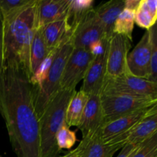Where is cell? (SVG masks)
<instances>
[{
	"label": "cell",
	"mask_w": 157,
	"mask_h": 157,
	"mask_svg": "<svg viewBox=\"0 0 157 157\" xmlns=\"http://www.w3.org/2000/svg\"><path fill=\"white\" fill-rule=\"evenodd\" d=\"M0 113L17 157H41L35 85L25 71L4 67L0 73Z\"/></svg>",
	"instance_id": "cell-1"
},
{
	"label": "cell",
	"mask_w": 157,
	"mask_h": 157,
	"mask_svg": "<svg viewBox=\"0 0 157 157\" xmlns=\"http://www.w3.org/2000/svg\"><path fill=\"white\" fill-rule=\"evenodd\" d=\"M35 3L14 17L3 18L4 67L30 72V44L35 28Z\"/></svg>",
	"instance_id": "cell-2"
},
{
	"label": "cell",
	"mask_w": 157,
	"mask_h": 157,
	"mask_svg": "<svg viewBox=\"0 0 157 157\" xmlns=\"http://www.w3.org/2000/svg\"><path fill=\"white\" fill-rule=\"evenodd\" d=\"M76 91L60 89L39 117L41 157H55L60 152L55 137L60 129L66 124L67 105Z\"/></svg>",
	"instance_id": "cell-3"
},
{
	"label": "cell",
	"mask_w": 157,
	"mask_h": 157,
	"mask_svg": "<svg viewBox=\"0 0 157 157\" xmlns=\"http://www.w3.org/2000/svg\"><path fill=\"white\" fill-rule=\"evenodd\" d=\"M73 48L71 35H69L55 50L42 81L35 86V107L38 119L49 102L61 89L63 71Z\"/></svg>",
	"instance_id": "cell-4"
},
{
	"label": "cell",
	"mask_w": 157,
	"mask_h": 157,
	"mask_svg": "<svg viewBox=\"0 0 157 157\" xmlns=\"http://www.w3.org/2000/svg\"><path fill=\"white\" fill-rule=\"evenodd\" d=\"M101 94H127L157 98V83L134 76L128 70L121 76L105 77Z\"/></svg>",
	"instance_id": "cell-5"
},
{
	"label": "cell",
	"mask_w": 157,
	"mask_h": 157,
	"mask_svg": "<svg viewBox=\"0 0 157 157\" xmlns=\"http://www.w3.org/2000/svg\"><path fill=\"white\" fill-rule=\"evenodd\" d=\"M104 124L136 110L157 104V98L127 94H101Z\"/></svg>",
	"instance_id": "cell-6"
},
{
	"label": "cell",
	"mask_w": 157,
	"mask_h": 157,
	"mask_svg": "<svg viewBox=\"0 0 157 157\" xmlns=\"http://www.w3.org/2000/svg\"><path fill=\"white\" fill-rule=\"evenodd\" d=\"M93 58L89 51L74 48L63 71L61 89L75 90L77 84L85 77Z\"/></svg>",
	"instance_id": "cell-7"
},
{
	"label": "cell",
	"mask_w": 157,
	"mask_h": 157,
	"mask_svg": "<svg viewBox=\"0 0 157 157\" xmlns=\"http://www.w3.org/2000/svg\"><path fill=\"white\" fill-rule=\"evenodd\" d=\"M131 48V41L124 35L113 34L108 41L106 76H121L129 70L127 56Z\"/></svg>",
	"instance_id": "cell-8"
},
{
	"label": "cell",
	"mask_w": 157,
	"mask_h": 157,
	"mask_svg": "<svg viewBox=\"0 0 157 157\" xmlns=\"http://www.w3.org/2000/svg\"><path fill=\"white\" fill-rule=\"evenodd\" d=\"M151 107L136 110L104 124L101 130L104 142L105 144H125L126 136L144 117Z\"/></svg>",
	"instance_id": "cell-9"
},
{
	"label": "cell",
	"mask_w": 157,
	"mask_h": 157,
	"mask_svg": "<svg viewBox=\"0 0 157 157\" xmlns=\"http://www.w3.org/2000/svg\"><path fill=\"white\" fill-rule=\"evenodd\" d=\"M104 38H107V36L95 16L94 9L89 12L83 21L71 32L73 47L89 52L92 45Z\"/></svg>",
	"instance_id": "cell-10"
},
{
	"label": "cell",
	"mask_w": 157,
	"mask_h": 157,
	"mask_svg": "<svg viewBox=\"0 0 157 157\" xmlns=\"http://www.w3.org/2000/svg\"><path fill=\"white\" fill-rule=\"evenodd\" d=\"M151 46L149 30L146 31L140 41L127 56V66L130 73L140 78L150 80L151 70Z\"/></svg>",
	"instance_id": "cell-11"
},
{
	"label": "cell",
	"mask_w": 157,
	"mask_h": 157,
	"mask_svg": "<svg viewBox=\"0 0 157 157\" xmlns=\"http://www.w3.org/2000/svg\"><path fill=\"white\" fill-rule=\"evenodd\" d=\"M108 46L105 51L94 56L85 77L83 80L81 90L87 95L101 94L107 71V58Z\"/></svg>",
	"instance_id": "cell-12"
},
{
	"label": "cell",
	"mask_w": 157,
	"mask_h": 157,
	"mask_svg": "<svg viewBox=\"0 0 157 157\" xmlns=\"http://www.w3.org/2000/svg\"><path fill=\"white\" fill-rule=\"evenodd\" d=\"M102 128L84 136L77 148L80 157H113L125 144H105L101 136Z\"/></svg>",
	"instance_id": "cell-13"
},
{
	"label": "cell",
	"mask_w": 157,
	"mask_h": 157,
	"mask_svg": "<svg viewBox=\"0 0 157 157\" xmlns=\"http://www.w3.org/2000/svg\"><path fill=\"white\" fill-rule=\"evenodd\" d=\"M70 0H36L35 27L67 18Z\"/></svg>",
	"instance_id": "cell-14"
},
{
	"label": "cell",
	"mask_w": 157,
	"mask_h": 157,
	"mask_svg": "<svg viewBox=\"0 0 157 157\" xmlns=\"http://www.w3.org/2000/svg\"><path fill=\"white\" fill-rule=\"evenodd\" d=\"M104 125V112L101 105V95L89 96L78 128L82 133L83 137L91 134L102 128Z\"/></svg>",
	"instance_id": "cell-15"
},
{
	"label": "cell",
	"mask_w": 157,
	"mask_h": 157,
	"mask_svg": "<svg viewBox=\"0 0 157 157\" xmlns=\"http://www.w3.org/2000/svg\"><path fill=\"white\" fill-rule=\"evenodd\" d=\"M157 133V104L151 107L144 117L126 136L124 143L140 144Z\"/></svg>",
	"instance_id": "cell-16"
},
{
	"label": "cell",
	"mask_w": 157,
	"mask_h": 157,
	"mask_svg": "<svg viewBox=\"0 0 157 157\" xmlns=\"http://www.w3.org/2000/svg\"><path fill=\"white\" fill-rule=\"evenodd\" d=\"M124 9V1L111 0L94 9V14L104 29L107 38L113 35V25L118 15Z\"/></svg>",
	"instance_id": "cell-17"
},
{
	"label": "cell",
	"mask_w": 157,
	"mask_h": 157,
	"mask_svg": "<svg viewBox=\"0 0 157 157\" xmlns=\"http://www.w3.org/2000/svg\"><path fill=\"white\" fill-rule=\"evenodd\" d=\"M41 29L49 53L55 52L67 35H71L67 18L49 23L41 27Z\"/></svg>",
	"instance_id": "cell-18"
},
{
	"label": "cell",
	"mask_w": 157,
	"mask_h": 157,
	"mask_svg": "<svg viewBox=\"0 0 157 157\" xmlns=\"http://www.w3.org/2000/svg\"><path fill=\"white\" fill-rule=\"evenodd\" d=\"M48 51L43 38L41 28H35L30 44V72L32 77L35 75L48 56Z\"/></svg>",
	"instance_id": "cell-19"
},
{
	"label": "cell",
	"mask_w": 157,
	"mask_h": 157,
	"mask_svg": "<svg viewBox=\"0 0 157 157\" xmlns=\"http://www.w3.org/2000/svg\"><path fill=\"white\" fill-rule=\"evenodd\" d=\"M156 0H140L139 6L135 11V23L140 28L148 30L156 24Z\"/></svg>",
	"instance_id": "cell-20"
},
{
	"label": "cell",
	"mask_w": 157,
	"mask_h": 157,
	"mask_svg": "<svg viewBox=\"0 0 157 157\" xmlns=\"http://www.w3.org/2000/svg\"><path fill=\"white\" fill-rule=\"evenodd\" d=\"M88 98L89 95L81 90L75 92L67 107L66 125L67 127H78Z\"/></svg>",
	"instance_id": "cell-21"
},
{
	"label": "cell",
	"mask_w": 157,
	"mask_h": 157,
	"mask_svg": "<svg viewBox=\"0 0 157 157\" xmlns=\"http://www.w3.org/2000/svg\"><path fill=\"white\" fill-rule=\"evenodd\" d=\"M94 2L93 0H70L68 9V22L71 32L91 12Z\"/></svg>",
	"instance_id": "cell-22"
},
{
	"label": "cell",
	"mask_w": 157,
	"mask_h": 157,
	"mask_svg": "<svg viewBox=\"0 0 157 157\" xmlns=\"http://www.w3.org/2000/svg\"><path fill=\"white\" fill-rule=\"evenodd\" d=\"M134 15V11L124 9L115 21L113 33L124 35L130 41H133V32L135 23Z\"/></svg>",
	"instance_id": "cell-23"
},
{
	"label": "cell",
	"mask_w": 157,
	"mask_h": 157,
	"mask_svg": "<svg viewBox=\"0 0 157 157\" xmlns=\"http://www.w3.org/2000/svg\"><path fill=\"white\" fill-rule=\"evenodd\" d=\"M35 0H0V12L4 19L14 17Z\"/></svg>",
	"instance_id": "cell-24"
},
{
	"label": "cell",
	"mask_w": 157,
	"mask_h": 157,
	"mask_svg": "<svg viewBox=\"0 0 157 157\" xmlns=\"http://www.w3.org/2000/svg\"><path fill=\"white\" fill-rule=\"evenodd\" d=\"M69 128L70 127H68L65 124L60 129L59 131L57 133L55 140H56L57 147L60 151L62 149L70 150L71 147L75 146L76 143V131L71 130Z\"/></svg>",
	"instance_id": "cell-25"
},
{
	"label": "cell",
	"mask_w": 157,
	"mask_h": 157,
	"mask_svg": "<svg viewBox=\"0 0 157 157\" xmlns=\"http://www.w3.org/2000/svg\"><path fill=\"white\" fill-rule=\"evenodd\" d=\"M149 30L150 46H151V61H150V81L157 83V29L156 24L152 26Z\"/></svg>",
	"instance_id": "cell-26"
},
{
	"label": "cell",
	"mask_w": 157,
	"mask_h": 157,
	"mask_svg": "<svg viewBox=\"0 0 157 157\" xmlns=\"http://www.w3.org/2000/svg\"><path fill=\"white\" fill-rule=\"evenodd\" d=\"M132 157H157V133L142 143Z\"/></svg>",
	"instance_id": "cell-27"
},
{
	"label": "cell",
	"mask_w": 157,
	"mask_h": 157,
	"mask_svg": "<svg viewBox=\"0 0 157 157\" xmlns=\"http://www.w3.org/2000/svg\"><path fill=\"white\" fill-rule=\"evenodd\" d=\"M140 144H126L121 148V153L118 154L117 157H132L133 154L136 153V150L140 147Z\"/></svg>",
	"instance_id": "cell-28"
},
{
	"label": "cell",
	"mask_w": 157,
	"mask_h": 157,
	"mask_svg": "<svg viewBox=\"0 0 157 157\" xmlns=\"http://www.w3.org/2000/svg\"><path fill=\"white\" fill-rule=\"evenodd\" d=\"M4 68V44H3V18L0 12V73Z\"/></svg>",
	"instance_id": "cell-29"
},
{
	"label": "cell",
	"mask_w": 157,
	"mask_h": 157,
	"mask_svg": "<svg viewBox=\"0 0 157 157\" xmlns=\"http://www.w3.org/2000/svg\"><path fill=\"white\" fill-rule=\"evenodd\" d=\"M140 0H125L124 1V9L131 11H136L138 8Z\"/></svg>",
	"instance_id": "cell-30"
}]
</instances>
